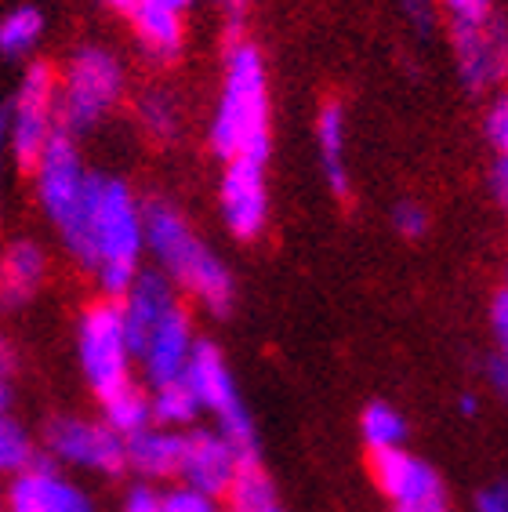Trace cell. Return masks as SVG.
Here are the masks:
<instances>
[{
    "label": "cell",
    "mask_w": 508,
    "mask_h": 512,
    "mask_svg": "<svg viewBox=\"0 0 508 512\" xmlns=\"http://www.w3.org/2000/svg\"><path fill=\"white\" fill-rule=\"evenodd\" d=\"M48 33V19L37 4H15L0 15V59L30 62L37 59L40 44Z\"/></svg>",
    "instance_id": "7402d4cb"
},
{
    "label": "cell",
    "mask_w": 508,
    "mask_h": 512,
    "mask_svg": "<svg viewBox=\"0 0 508 512\" xmlns=\"http://www.w3.org/2000/svg\"><path fill=\"white\" fill-rule=\"evenodd\" d=\"M392 229H396L403 240H421L429 233V207L411 197L396 200V207H392Z\"/></svg>",
    "instance_id": "f546056e"
},
{
    "label": "cell",
    "mask_w": 508,
    "mask_h": 512,
    "mask_svg": "<svg viewBox=\"0 0 508 512\" xmlns=\"http://www.w3.org/2000/svg\"><path fill=\"white\" fill-rule=\"evenodd\" d=\"M98 407H102V422L113 429V433H120L127 440V436H135L138 429H146V425H153V407H149V389L142 382H131L124 385V389H117L113 396H106V400H98Z\"/></svg>",
    "instance_id": "cb8c5ba5"
},
{
    "label": "cell",
    "mask_w": 508,
    "mask_h": 512,
    "mask_svg": "<svg viewBox=\"0 0 508 512\" xmlns=\"http://www.w3.org/2000/svg\"><path fill=\"white\" fill-rule=\"evenodd\" d=\"M124 462L127 473L146 483H171L178 480V465H182V433L164 429V425H146L135 436L124 440Z\"/></svg>",
    "instance_id": "ac0fdd59"
},
{
    "label": "cell",
    "mask_w": 508,
    "mask_h": 512,
    "mask_svg": "<svg viewBox=\"0 0 508 512\" xmlns=\"http://www.w3.org/2000/svg\"><path fill=\"white\" fill-rule=\"evenodd\" d=\"M505 291H508V266H505Z\"/></svg>",
    "instance_id": "f6af8a7d"
},
{
    "label": "cell",
    "mask_w": 508,
    "mask_h": 512,
    "mask_svg": "<svg viewBox=\"0 0 508 512\" xmlns=\"http://www.w3.org/2000/svg\"><path fill=\"white\" fill-rule=\"evenodd\" d=\"M225 512H233V509H225Z\"/></svg>",
    "instance_id": "c3c4849f"
},
{
    "label": "cell",
    "mask_w": 508,
    "mask_h": 512,
    "mask_svg": "<svg viewBox=\"0 0 508 512\" xmlns=\"http://www.w3.org/2000/svg\"><path fill=\"white\" fill-rule=\"evenodd\" d=\"M149 407H153V422L164 425V429H175V433H186L193 425H200V404H196L193 385L186 378H175V382L153 385L149 389Z\"/></svg>",
    "instance_id": "603a6c76"
},
{
    "label": "cell",
    "mask_w": 508,
    "mask_h": 512,
    "mask_svg": "<svg viewBox=\"0 0 508 512\" xmlns=\"http://www.w3.org/2000/svg\"><path fill=\"white\" fill-rule=\"evenodd\" d=\"M458 411L465 414V418H472V414L479 411V400H476V396H472V393H465V396H461V400H458Z\"/></svg>",
    "instance_id": "b9f144b4"
},
{
    "label": "cell",
    "mask_w": 508,
    "mask_h": 512,
    "mask_svg": "<svg viewBox=\"0 0 508 512\" xmlns=\"http://www.w3.org/2000/svg\"><path fill=\"white\" fill-rule=\"evenodd\" d=\"M490 327H494V338H498V356L508 364V291L501 287L494 302H490Z\"/></svg>",
    "instance_id": "e575fe53"
},
{
    "label": "cell",
    "mask_w": 508,
    "mask_h": 512,
    "mask_svg": "<svg viewBox=\"0 0 508 512\" xmlns=\"http://www.w3.org/2000/svg\"><path fill=\"white\" fill-rule=\"evenodd\" d=\"M26 175H30L33 204H37L40 218L51 226L59 247H66L80 226V211H84V197H88L91 182V168L84 160L80 138L59 131Z\"/></svg>",
    "instance_id": "8992f818"
},
{
    "label": "cell",
    "mask_w": 508,
    "mask_h": 512,
    "mask_svg": "<svg viewBox=\"0 0 508 512\" xmlns=\"http://www.w3.org/2000/svg\"><path fill=\"white\" fill-rule=\"evenodd\" d=\"M135 120L142 135L157 146H175L186 128V109L171 88H146L135 99Z\"/></svg>",
    "instance_id": "44dd1931"
},
{
    "label": "cell",
    "mask_w": 508,
    "mask_h": 512,
    "mask_svg": "<svg viewBox=\"0 0 508 512\" xmlns=\"http://www.w3.org/2000/svg\"><path fill=\"white\" fill-rule=\"evenodd\" d=\"M0 494H4V491H0Z\"/></svg>",
    "instance_id": "681fc988"
},
{
    "label": "cell",
    "mask_w": 508,
    "mask_h": 512,
    "mask_svg": "<svg viewBox=\"0 0 508 512\" xmlns=\"http://www.w3.org/2000/svg\"><path fill=\"white\" fill-rule=\"evenodd\" d=\"M102 4H106L109 11H120V15H127V11H131V4H135V0H102Z\"/></svg>",
    "instance_id": "7bdbcfd3"
},
{
    "label": "cell",
    "mask_w": 508,
    "mask_h": 512,
    "mask_svg": "<svg viewBox=\"0 0 508 512\" xmlns=\"http://www.w3.org/2000/svg\"><path fill=\"white\" fill-rule=\"evenodd\" d=\"M160 512H222L218 498L196 491L189 483H171L160 491Z\"/></svg>",
    "instance_id": "f1b7e54d"
},
{
    "label": "cell",
    "mask_w": 508,
    "mask_h": 512,
    "mask_svg": "<svg viewBox=\"0 0 508 512\" xmlns=\"http://www.w3.org/2000/svg\"><path fill=\"white\" fill-rule=\"evenodd\" d=\"M472 512H508V483H490L476 494L472 502Z\"/></svg>",
    "instance_id": "d590c367"
},
{
    "label": "cell",
    "mask_w": 508,
    "mask_h": 512,
    "mask_svg": "<svg viewBox=\"0 0 508 512\" xmlns=\"http://www.w3.org/2000/svg\"><path fill=\"white\" fill-rule=\"evenodd\" d=\"M66 258L80 273L91 276L98 298H120L135 284L146 262V222L142 197L131 182L113 171H91L88 197L80 211V226L66 247Z\"/></svg>",
    "instance_id": "6da1fadb"
},
{
    "label": "cell",
    "mask_w": 508,
    "mask_h": 512,
    "mask_svg": "<svg viewBox=\"0 0 508 512\" xmlns=\"http://www.w3.org/2000/svg\"><path fill=\"white\" fill-rule=\"evenodd\" d=\"M160 491L157 483H146V480H135L127 483L124 498H120L117 512H160Z\"/></svg>",
    "instance_id": "836d02e7"
},
{
    "label": "cell",
    "mask_w": 508,
    "mask_h": 512,
    "mask_svg": "<svg viewBox=\"0 0 508 512\" xmlns=\"http://www.w3.org/2000/svg\"><path fill=\"white\" fill-rule=\"evenodd\" d=\"M142 4H157V8H171L178 15H189V8H193L196 0H142Z\"/></svg>",
    "instance_id": "60d3db41"
},
{
    "label": "cell",
    "mask_w": 508,
    "mask_h": 512,
    "mask_svg": "<svg viewBox=\"0 0 508 512\" xmlns=\"http://www.w3.org/2000/svg\"><path fill=\"white\" fill-rule=\"evenodd\" d=\"M37 458H40L37 436H33L15 414L0 418V480L19 476L22 469H30Z\"/></svg>",
    "instance_id": "4316f807"
},
{
    "label": "cell",
    "mask_w": 508,
    "mask_h": 512,
    "mask_svg": "<svg viewBox=\"0 0 508 512\" xmlns=\"http://www.w3.org/2000/svg\"><path fill=\"white\" fill-rule=\"evenodd\" d=\"M15 375H19V349L0 331V418H8L15 407Z\"/></svg>",
    "instance_id": "1f68e13d"
},
{
    "label": "cell",
    "mask_w": 508,
    "mask_h": 512,
    "mask_svg": "<svg viewBox=\"0 0 508 512\" xmlns=\"http://www.w3.org/2000/svg\"><path fill=\"white\" fill-rule=\"evenodd\" d=\"M127 22H131L138 51L149 62H157V66L175 62L182 55V48H186V15H178V11L135 0L131 11H127Z\"/></svg>",
    "instance_id": "d6986e66"
},
{
    "label": "cell",
    "mask_w": 508,
    "mask_h": 512,
    "mask_svg": "<svg viewBox=\"0 0 508 512\" xmlns=\"http://www.w3.org/2000/svg\"><path fill=\"white\" fill-rule=\"evenodd\" d=\"M51 255L44 240L11 237L0 244V313H22L44 291Z\"/></svg>",
    "instance_id": "2e32d148"
},
{
    "label": "cell",
    "mask_w": 508,
    "mask_h": 512,
    "mask_svg": "<svg viewBox=\"0 0 508 512\" xmlns=\"http://www.w3.org/2000/svg\"><path fill=\"white\" fill-rule=\"evenodd\" d=\"M425 512H450V509H447V502H443V505H432V509H425Z\"/></svg>",
    "instance_id": "ee69618b"
},
{
    "label": "cell",
    "mask_w": 508,
    "mask_h": 512,
    "mask_svg": "<svg viewBox=\"0 0 508 512\" xmlns=\"http://www.w3.org/2000/svg\"><path fill=\"white\" fill-rule=\"evenodd\" d=\"M146 222V258L178 287V295L196 302L207 316H229L236 306V276L225 258L207 244L186 218V211L167 197L142 200Z\"/></svg>",
    "instance_id": "3957f363"
},
{
    "label": "cell",
    "mask_w": 508,
    "mask_h": 512,
    "mask_svg": "<svg viewBox=\"0 0 508 512\" xmlns=\"http://www.w3.org/2000/svg\"><path fill=\"white\" fill-rule=\"evenodd\" d=\"M207 146L222 164L258 160L273 153V95L269 66L251 37L233 33L222 59V88L207 120Z\"/></svg>",
    "instance_id": "7a4b0ae2"
},
{
    "label": "cell",
    "mask_w": 508,
    "mask_h": 512,
    "mask_svg": "<svg viewBox=\"0 0 508 512\" xmlns=\"http://www.w3.org/2000/svg\"><path fill=\"white\" fill-rule=\"evenodd\" d=\"M40 454L62 465L66 473H88L117 480L127 473L124 436L113 433L102 418L88 414H55L40 429Z\"/></svg>",
    "instance_id": "9c48e42d"
},
{
    "label": "cell",
    "mask_w": 508,
    "mask_h": 512,
    "mask_svg": "<svg viewBox=\"0 0 508 512\" xmlns=\"http://www.w3.org/2000/svg\"><path fill=\"white\" fill-rule=\"evenodd\" d=\"M120 316H124V331H127V342H131V353L138 356L142 342L149 338V331L164 320L167 313L175 306H182V295H178V287L167 280L164 273L149 266L135 276V284L127 287V295L117 302Z\"/></svg>",
    "instance_id": "e0dca14e"
},
{
    "label": "cell",
    "mask_w": 508,
    "mask_h": 512,
    "mask_svg": "<svg viewBox=\"0 0 508 512\" xmlns=\"http://www.w3.org/2000/svg\"><path fill=\"white\" fill-rule=\"evenodd\" d=\"M360 436L371 454L407 447V418L385 400H371L360 414Z\"/></svg>",
    "instance_id": "484cf974"
},
{
    "label": "cell",
    "mask_w": 508,
    "mask_h": 512,
    "mask_svg": "<svg viewBox=\"0 0 508 512\" xmlns=\"http://www.w3.org/2000/svg\"><path fill=\"white\" fill-rule=\"evenodd\" d=\"M483 142L494 149V157L508 153V88L494 91L483 109Z\"/></svg>",
    "instance_id": "83f0119b"
},
{
    "label": "cell",
    "mask_w": 508,
    "mask_h": 512,
    "mask_svg": "<svg viewBox=\"0 0 508 512\" xmlns=\"http://www.w3.org/2000/svg\"><path fill=\"white\" fill-rule=\"evenodd\" d=\"M225 502L233 512H269L276 509V483L273 476L265 473V465L258 458H244L240 469H236L229 491H225Z\"/></svg>",
    "instance_id": "d4e9b609"
},
{
    "label": "cell",
    "mask_w": 508,
    "mask_h": 512,
    "mask_svg": "<svg viewBox=\"0 0 508 512\" xmlns=\"http://www.w3.org/2000/svg\"><path fill=\"white\" fill-rule=\"evenodd\" d=\"M487 382L494 385V389H498L501 396H508V364L501 360L498 353L490 356V364H487Z\"/></svg>",
    "instance_id": "ab89813d"
},
{
    "label": "cell",
    "mask_w": 508,
    "mask_h": 512,
    "mask_svg": "<svg viewBox=\"0 0 508 512\" xmlns=\"http://www.w3.org/2000/svg\"><path fill=\"white\" fill-rule=\"evenodd\" d=\"M0 505L4 512H98L88 487L51 462L48 454H40L19 476H11Z\"/></svg>",
    "instance_id": "8fae6325"
},
{
    "label": "cell",
    "mask_w": 508,
    "mask_h": 512,
    "mask_svg": "<svg viewBox=\"0 0 508 512\" xmlns=\"http://www.w3.org/2000/svg\"><path fill=\"white\" fill-rule=\"evenodd\" d=\"M440 15L447 19V26L487 22L498 15V0H440Z\"/></svg>",
    "instance_id": "4dcf8cb0"
},
{
    "label": "cell",
    "mask_w": 508,
    "mask_h": 512,
    "mask_svg": "<svg viewBox=\"0 0 508 512\" xmlns=\"http://www.w3.org/2000/svg\"><path fill=\"white\" fill-rule=\"evenodd\" d=\"M0 512H4V505H0Z\"/></svg>",
    "instance_id": "7dc6e473"
},
{
    "label": "cell",
    "mask_w": 508,
    "mask_h": 512,
    "mask_svg": "<svg viewBox=\"0 0 508 512\" xmlns=\"http://www.w3.org/2000/svg\"><path fill=\"white\" fill-rule=\"evenodd\" d=\"M396 8H400L403 22L421 37L436 30V22H440V0H396Z\"/></svg>",
    "instance_id": "d6a6232c"
},
{
    "label": "cell",
    "mask_w": 508,
    "mask_h": 512,
    "mask_svg": "<svg viewBox=\"0 0 508 512\" xmlns=\"http://www.w3.org/2000/svg\"><path fill=\"white\" fill-rule=\"evenodd\" d=\"M371 473L392 512H425L447 502L440 473L407 447L371 454Z\"/></svg>",
    "instance_id": "4fadbf2b"
},
{
    "label": "cell",
    "mask_w": 508,
    "mask_h": 512,
    "mask_svg": "<svg viewBox=\"0 0 508 512\" xmlns=\"http://www.w3.org/2000/svg\"><path fill=\"white\" fill-rule=\"evenodd\" d=\"M8 157L19 171H30L51 138L59 135V66L30 59L4 102Z\"/></svg>",
    "instance_id": "5b68a950"
},
{
    "label": "cell",
    "mask_w": 508,
    "mask_h": 512,
    "mask_svg": "<svg viewBox=\"0 0 508 512\" xmlns=\"http://www.w3.org/2000/svg\"><path fill=\"white\" fill-rule=\"evenodd\" d=\"M487 182H490V193H494V200H498V207H501V211H508V153L494 157Z\"/></svg>",
    "instance_id": "8d00e7d4"
},
{
    "label": "cell",
    "mask_w": 508,
    "mask_h": 512,
    "mask_svg": "<svg viewBox=\"0 0 508 512\" xmlns=\"http://www.w3.org/2000/svg\"><path fill=\"white\" fill-rule=\"evenodd\" d=\"M316 153L334 197H349V120L338 102H323L316 117Z\"/></svg>",
    "instance_id": "ffe728a7"
},
{
    "label": "cell",
    "mask_w": 508,
    "mask_h": 512,
    "mask_svg": "<svg viewBox=\"0 0 508 512\" xmlns=\"http://www.w3.org/2000/svg\"><path fill=\"white\" fill-rule=\"evenodd\" d=\"M450 55L458 69L461 88L472 95H494L508 84V19L494 15L487 22L447 26Z\"/></svg>",
    "instance_id": "30bf717a"
},
{
    "label": "cell",
    "mask_w": 508,
    "mask_h": 512,
    "mask_svg": "<svg viewBox=\"0 0 508 512\" xmlns=\"http://www.w3.org/2000/svg\"><path fill=\"white\" fill-rule=\"evenodd\" d=\"M186 382L193 385L200 414L211 418L218 433H225L247 458H258V429H254V414L247 407L233 371L225 364L222 349L207 338H196V349L189 356Z\"/></svg>",
    "instance_id": "ba28073f"
},
{
    "label": "cell",
    "mask_w": 508,
    "mask_h": 512,
    "mask_svg": "<svg viewBox=\"0 0 508 512\" xmlns=\"http://www.w3.org/2000/svg\"><path fill=\"white\" fill-rule=\"evenodd\" d=\"M196 327H193V316H189L186 302L175 306L171 313L160 320L149 338L142 342L135 356V367H138V378L146 389L153 385H164V382H175V378H186V367H189V356L196 349Z\"/></svg>",
    "instance_id": "9a60e30c"
},
{
    "label": "cell",
    "mask_w": 508,
    "mask_h": 512,
    "mask_svg": "<svg viewBox=\"0 0 508 512\" xmlns=\"http://www.w3.org/2000/svg\"><path fill=\"white\" fill-rule=\"evenodd\" d=\"M269 512H284V509H280V505H276V509H269Z\"/></svg>",
    "instance_id": "bcb514c9"
},
{
    "label": "cell",
    "mask_w": 508,
    "mask_h": 512,
    "mask_svg": "<svg viewBox=\"0 0 508 512\" xmlns=\"http://www.w3.org/2000/svg\"><path fill=\"white\" fill-rule=\"evenodd\" d=\"M269 178L258 160H229L218 178V215L229 237L254 244L269 226Z\"/></svg>",
    "instance_id": "7c38bea8"
},
{
    "label": "cell",
    "mask_w": 508,
    "mask_h": 512,
    "mask_svg": "<svg viewBox=\"0 0 508 512\" xmlns=\"http://www.w3.org/2000/svg\"><path fill=\"white\" fill-rule=\"evenodd\" d=\"M244 458L247 454L225 433H218L215 425H193V429L182 433L178 483H189V487H196V491H204L222 502Z\"/></svg>",
    "instance_id": "5bb4252c"
},
{
    "label": "cell",
    "mask_w": 508,
    "mask_h": 512,
    "mask_svg": "<svg viewBox=\"0 0 508 512\" xmlns=\"http://www.w3.org/2000/svg\"><path fill=\"white\" fill-rule=\"evenodd\" d=\"M127 95V66L109 44H80L59 66V131L84 138L106 124Z\"/></svg>",
    "instance_id": "277c9868"
},
{
    "label": "cell",
    "mask_w": 508,
    "mask_h": 512,
    "mask_svg": "<svg viewBox=\"0 0 508 512\" xmlns=\"http://www.w3.org/2000/svg\"><path fill=\"white\" fill-rule=\"evenodd\" d=\"M73 345H77L80 378L95 400H106L135 382V353H131L124 316L113 298H95L80 309Z\"/></svg>",
    "instance_id": "52a82bcc"
},
{
    "label": "cell",
    "mask_w": 508,
    "mask_h": 512,
    "mask_svg": "<svg viewBox=\"0 0 508 512\" xmlns=\"http://www.w3.org/2000/svg\"><path fill=\"white\" fill-rule=\"evenodd\" d=\"M8 131H4V106H0V226H4V175H8Z\"/></svg>",
    "instance_id": "f35d334b"
},
{
    "label": "cell",
    "mask_w": 508,
    "mask_h": 512,
    "mask_svg": "<svg viewBox=\"0 0 508 512\" xmlns=\"http://www.w3.org/2000/svg\"><path fill=\"white\" fill-rule=\"evenodd\" d=\"M215 11L229 22V30L240 33V26L247 22V11H251V0H211Z\"/></svg>",
    "instance_id": "74e56055"
}]
</instances>
